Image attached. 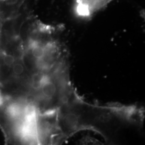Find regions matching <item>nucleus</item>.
Returning <instances> with one entry per match:
<instances>
[{
	"mask_svg": "<svg viewBox=\"0 0 145 145\" xmlns=\"http://www.w3.org/2000/svg\"><path fill=\"white\" fill-rule=\"evenodd\" d=\"M3 1H5V0H3Z\"/></svg>",
	"mask_w": 145,
	"mask_h": 145,
	"instance_id": "39448f33",
	"label": "nucleus"
},
{
	"mask_svg": "<svg viewBox=\"0 0 145 145\" xmlns=\"http://www.w3.org/2000/svg\"><path fill=\"white\" fill-rule=\"evenodd\" d=\"M11 68L13 75L16 77L21 76L25 71L24 65L23 62L21 61H16Z\"/></svg>",
	"mask_w": 145,
	"mask_h": 145,
	"instance_id": "7ed1b4c3",
	"label": "nucleus"
},
{
	"mask_svg": "<svg viewBox=\"0 0 145 145\" xmlns=\"http://www.w3.org/2000/svg\"><path fill=\"white\" fill-rule=\"evenodd\" d=\"M2 61L5 66L11 68L16 61V60L14 56L9 54H5L2 57Z\"/></svg>",
	"mask_w": 145,
	"mask_h": 145,
	"instance_id": "20e7f679",
	"label": "nucleus"
},
{
	"mask_svg": "<svg viewBox=\"0 0 145 145\" xmlns=\"http://www.w3.org/2000/svg\"><path fill=\"white\" fill-rule=\"evenodd\" d=\"M113 0H75L74 10L78 17L88 19Z\"/></svg>",
	"mask_w": 145,
	"mask_h": 145,
	"instance_id": "f257e3e1",
	"label": "nucleus"
},
{
	"mask_svg": "<svg viewBox=\"0 0 145 145\" xmlns=\"http://www.w3.org/2000/svg\"><path fill=\"white\" fill-rule=\"evenodd\" d=\"M56 82L49 77L42 84L39 91L40 97L46 100H50L54 97L57 92V86Z\"/></svg>",
	"mask_w": 145,
	"mask_h": 145,
	"instance_id": "f03ea898",
	"label": "nucleus"
}]
</instances>
